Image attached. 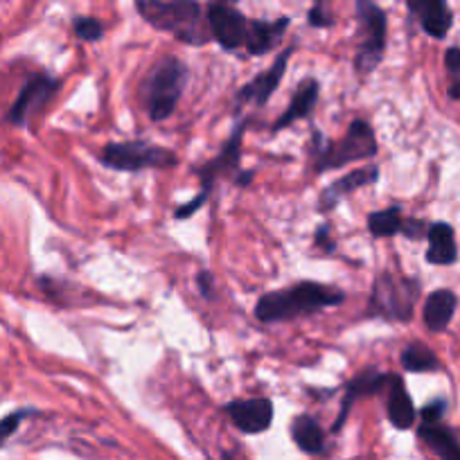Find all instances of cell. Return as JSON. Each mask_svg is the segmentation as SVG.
<instances>
[{
    "label": "cell",
    "instance_id": "cell-29",
    "mask_svg": "<svg viewBox=\"0 0 460 460\" xmlns=\"http://www.w3.org/2000/svg\"><path fill=\"white\" fill-rule=\"evenodd\" d=\"M307 21L312 28H321V30L332 28V25H334V19H332V14L325 10V5H323V3H316V5L309 10Z\"/></svg>",
    "mask_w": 460,
    "mask_h": 460
},
{
    "label": "cell",
    "instance_id": "cell-13",
    "mask_svg": "<svg viewBox=\"0 0 460 460\" xmlns=\"http://www.w3.org/2000/svg\"><path fill=\"white\" fill-rule=\"evenodd\" d=\"M379 181V165H370V167H361V170L348 172L345 176L336 179L334 183L327 185L325 190L318 197V210L321 212H332L339 201H343L348 194L357 192L361 188H368V185L377 183Z\"/></svg>",
    "mask_w": 460,
    "mask_h": 460
},
{
    "label": "cell",
    "instance_id": "cell-15",
    "mask_svg": "<svg viewBox=\"0 0 460 460\" xmlns=\"http://www.w3.org/2000/svg\"><path fill=\"white\" fill-rule=\"evenodd\" d=\"M321 97V82L316 77H305L303 82L296 88L294 97H291L289 106H287L285 113L273 122V134L287 129V127L294 125L296 120H307L312 111L316 109V102Z\"/></svg>",
    "mask_w": 460,
    "mask_h": 460
},
{
    "label": "cell",
    "instance_id": "cell-5",
    "mask_svg": "<svg viewBox=\"0 0 460 460\" xmlns=\"http://www.w3.org/2000/svg\"><path fill=\"white\" fill-rule=\"evenodd\" d=\"M418 298V280L402 278L393 271H382L373 280L366 316H377L391 323H409L413 318V309Z\"/></svg>",
    "mask_w": 460,
    "mask_h": 460
},
{
    "label": "cell",
    "instance_id": "cell-9",
    "mask_svg": "<svg viewBox=\"0 0 460 460\" xmlns=\"http://www.w3.org/2000/svg\"><path fill=\"white\" fill-rule=\"evenodd\" d=\"M249 129V120H240L233 129V134L228 136V140L224 143V147L219 149L215 158H210L203 165L194 167V176H199V183H201V190L199 192L203 197L210 199L212 190H215L217 181L219 179H235L237 172H240L242 163V138H244V131Z\"/></svg>",
    "mask_w": 460,
    "mask_h": 460
},
{
    "label": "cell",
    "instance_id": "cell-23",
    "mask_svg": "<svg viewBox=\"0 0 460 460\" xmlns=\"http://www.w3.org/2000/svg\"><path fill=\"white\" fill-rule=\"evenodd\" d=\"M400 361L406 373H436V370H440L436 352L429 345L418 343V341L406 345L400 355Z\"/></svg>",
    "mask_w": 460,
    "mask_h": 460
},
{
    "label": "cell",
    "instance_id": "cell-27",
    "mask_svg": "<svg viewBox=\"0 0 460 460\" xmlns=\"http://www.w3.org/2000/svg\"><path fill=\"white\" fill-rule=\"evenodd\" d=\"M429 233V224L424 219H418V217H411V219L402 221L400 235H404L406 240H424Z\"/></svg>",
    "mask_w": 460,
    "mask_h": 460
},
{
    "label": "cell",
    "instance_id": "cell-3",
    "mask_svg": "<svg viewBox=\"0 0 460 460\" xmlns=\"http://www.w3.org/2000/svg\"><path fill=\"white\" fill-rule=\"evenodd\" d=\"M379 143L375 129L366 120L357 118L350 122L348 131L339 143L327 140L323 131L316 127L312 129V140H309V156L314 161V170L318 174L325 172L341 170V167L350 165L357 161H368V158H377Z\"/></svg>",
    "mask_w": 460,
    "mask_h": 460
},
{
    "label": "cell",
    "instance_id": "cell-18",
    "mask_svg": "<svg viewBox=\"0 0 460 460\" xmlns=\"http://www.w3.org/2000/svg\"><path fill=\"white\" fill-rule=\"evenodd\" d=\"M456 307H458V296L451 289H436L429 294L427 303L422 307V321L429 332L440 334L449 327L451 318H454Z\"/></svg>",
    "mask_w": 460,
    "mask_h": 460
},
{
    "label": "cell",
    "instance_id": "cell-20",
    "mask_svg": "<svg viewBox=\"0 0 460 460\" xmlns=\"http://www.w3.org/2000/svg\"><path fill=\"white\" fill-rule=\"evenodd\" d=\"M418 436L440 456L442 460H460V442L456 440L454 431L440 422L420 424Z\"/></svg>",
    "mask_w": 460,
    "mask_h": 460
},
{
    "label": "cell",
    "instance_id": "cell-24",
    "mask_svg": "<svg viewBox=\"0 0 460 460\" xmlns=\"http://www.w3.org/2000/svg\"><path fill=\"white\" fill-rule=\"evenodd\" d=\"M402 208L400 206H388L384 210H373L368 215V233L377 240L384 237H395L400 235L402 230Z\"/></svg>",
    "mask_w": 460,
    "mask_h": 460
},
{
    "label": "cell",
    "instance_id": "cell-35",
    "mask_svg": "<svg viewBox=\"0 0 460 460\" xmlns=\"http://www.w3.org/2000/svg\"><path fill=\"white\" fill-rule=\"evenodd\" d=\"M314 3H332V0H314Z\"/></svg>",
    "mask_w": 460,
    "mask_h": 460
},
{
    "label": "cell",
    "instance_id": "cell-34",
    "mask_svg": "<svg viewBox=\"0 0 460 460\" xmlns=\"http://www.w3.org/2000/svg\"><path fill=\"white\" fill-rule=\"evenodd\" d=\"M447 95H449V100L460 102V79H451L449 88H447Z\"/></svg>",
    "mask_w": 460,
    "mask_h": 460
},
{
    "label": "cell",
    "instance_id": "cell-19",
    "mask_svg": "<svg viewBox=\"0 0 460 460\" xmlns=\"http://www.w3.org/2000/svg\"><path fill=\"white\" fill-rule=\"evenodd\" d=\"M388 420L400 431H406L415 422L413 400L400 375H391V382H388Z\"/></svg>",
    "mask_w": 460,
    "mask_h": 460
},
{
    "label": "cell",
    "instance_id": "cell-12",
    "mask_svg": "<svg viewBox=\"0 0 460 460\" xmlns=\"http://www.w3.org/2000/svg\"><path fill=\"white\" fill-rule=\"evenodd\" d=\"M226 413L242 433L258 436L264 433L273 422V402L269 397H249V400H233L226 404Z\"/></svg>",
    "mask_w": 460,
    "mask_h": 460
},
{
    "label": "cell",
    "instance_id": "cell-4",
    "mask_svg": "<svg viewBox=\"0 0 460 460\" xmlns=\"http://www.w3.org/2000/svg\"><path fill=\"white\" fill-rule=\"evenodd\" d=\"M188 66L179 59V57H163L156 64L149 68L140 82L138 95L140 102L145 104L149 120L152 122H165L172 118L179 106L181 95L188 84Z\"/></svg>",
    "mask_w": 460,
    "mask_h": 460
},
{
    "label": "cell",
    "instance_id": "cell-28",
    "mask_svg": "<svg viewBox=\"0 0 460 460\" xmlns=\"http://www.w3.org/2000/svg\"><path fill=\"white\" fill-rule=\"evenodd\" d=\"M445 411H447V402L442 400V397H436V400H431L429 404L422 406V411H420V418H422L424 424L440 422L442 415H445Z\"/></svg>",
    "mask_w": 460,
    "mask_h": 460
},
{
    "label": "cell",
    "instance_id": "cell-26",
    "mask_svg": "<svg viewBox=\"0 0 460 460\" xmlns=\"http://www.w3.org/2000/svg\"><path fill=\"white\" fill-rule=\"evenodd\" d=\"M37 413H39L37 409H16V411H12L10 415H5V418L0 420V449H3V447H5V442L10 440L16 431H19V427L23 420L32 418V415H37Z\"/></svg>",
    "mask_w": 460,
    "mask_h": 460
},
{
    "label": "cell",
    "instance_id": "cell-31",
    "mask_svg": "<svg viewBox=\"0 0 460 460\" xmlns=\"http://www.w3.org/2000/svg\"><path fill=\"white\" fill-rule=\"evenodd\" d=\"M314 244H316V249L325 251V253H334L336 242L330 237V226L327 224L318 226L316 235H314Z\"/></svg>",
    "mask_w": 460,
    "mask_h": 460
},
{
    "label": "cell",
    "instance_id": "cell-6",
    "mask_svg": "<svg viewBox=\"0 0 460 460\" xmlns=\"http://www.w3.org/2000/svg\"><path fill=\"white\" fill-rule=\"evenodd\" d=\"M100 163L106 170L138 174L145 170H172L179 165V156L172 149L152 145L147 140H127V143L104 145Z\"/></svg>",
    "mask_w": 460,
    "mask_h": 460
},
{
    "label": "cell",
    "instance_id": "cell-17",
    "mask_svg": "<svg viewBox=\"0 0 460 460\" xmlns=\"http://www.w3.org/2000/svg\"><path fill=\"white\" fill-rule=\"evenodd\" d=\"M429 249H427V262L436 264V267H451L458 260V244H456V233L451 224L447 221H436L429 224Z\"/></svg>",
    "mask_w": 460,
    "mask_h": 460
},
{
    "label": "cell",
    "instance_id": "cell-11",
    "mask_svg": "<svg viewBox=\"0 0 460 460\" xmlns=\"http://www.w3.org/2000/svg\"><path fill=\"white\" fill-rule=\"evenodd\" d=\"M296 48H285L280 55L276 57V61L271 64V68H267L264 73L255 75L251 82H246L244 86L237 91L235 95V109H242V106L251 104V106H264L269 100L273 97V93L278 91V86L282 84L287 73V66H289L291 55H294Z\"/></svg>",
    "mask_w": 460,
    "mask_h": 460
},
{
    "label": "cell",
    "instance_id": "cell-30",
    "mask_svg": "<svg viewBox=\"0 0 460 460\" xmlns=\"http://www.w3.org/2000/svg\"><path fill=\"white\" fill-rule=\"evenodd\" d=\"M194 285H197L201 298L215 300V276H212V271L201 269V271L197 273V278H194Z\"/></svg>",
    "mask_w": 460,
    "mask_h": 460
},
{
    "label": "cell",
    "instance_id": "cell-10",
    "mask_svg": "<svg viewBox=\"0 0 460 460\" xmlns=\"http://www.w3.org/2000/svg\"><path fill=\"white\" fill-rule=\"evenodd\" d=\"M237 0H212L208 5V25H210L212 39L224 48L226 52H233L244 46L249 19L235 7Z\"/></svg>",
    "mask_w": 460,
    "mask_h": 460
},
{
    "label": "cell",
    "instance_id": "cell-32",
    "mask_svg": "<svg viewBox=\"0 0 460 460\" xmlns=\"http://www.w3.org/2000/svg\"><path fill=\"white\" fill-rule=\"evenodd\" d=\"M445 68L451 75V79H460V48L451 46L445 52Z\"/></svg>",
    "mask_w": 460,
    "mask_h": 460
},
{
    "label": "cell",
    "instance_id": "cell-21",
    "mask_svg": "<svg viewBox=\"0 0 460 460\" xmlns=\"http://www.w3.org/2000/svg\"><path fill=\"white\" fill-rule=\"evenodd\" d=\"M388 382H391V373H382L377 368H364L350 379V382L345 384V402H355L359 397H368V395H377L382 393L384 388H388Z\"/></svg>",
    "mask_w": 460,
    "mask_h": 460
},
{
    "label": "cell",
    "instance_id": "cell-8",
    "mask_svg": "<svg viewBox=\"0 0 460 460\" xmlns=\"http://www.w3.org/2000/svg\"><path fill=\"white\" fill-rule=\"evenodd\" d=\"M61 82L57 77L48 73H34L28 82L21 88L19 97L14 100V104L10 106V111L5 113V122L12 127H19V129H25V127L32 122V118L37 113H41L55 95L59 93Z\"/></svg>",
    "mask_w": 460,
    "mask_h": 460
},
{
    "label": "cell",
    "instance_id": "cell-16",
    "mask_svg": "<svg viewBox=\"0 0 460 460\" xmlns=\"http://www.w3.org/2000/svg\"><path fill=\"white\" fill-rule=\"evenodd\" d=\"M291 19L282 16L276 21H262V19H249V30H246L244 48L249 50L251 57H262L271 52L278 43L285 37L287 28H289Z\"/></svg>",
    "mask_w": 460,
    "mask_h": 460
},
{
    "label": "cell",
    "instance_id": "cell-14",
    "mask_svg": "<svg viewBox=\"0 0 460 460\" xmlns=\"http://www.w3.org/2000/svg\"><path fill=\"white\" fill-rule=\"evenodd\" d=\"M411 14L418 19L420 28L431 39H445L454 25V14H451L447 0H406Z\"/></svg>",
    "mask_w": 460,
    "mask_h": 460
},
{
    "label": "cell",
    "instance_id": "cell-1",
    "mask_svg": "<svg viewBox=\"0 0 460 460\" xmlns=\"http://www.w3.org/2000/svg\"><path fill=\"white\" fill-rule=\"evenodd\" d=\"M343 300L345 294L336 287L303 280L296 282L294 287H287V289H276L260 296L258 305H255V318L264 325L287 323L300 316H312L323 309L336 307Z\"/></svg>",
    "mask_w": 460,
    "mask_h": 460
},
{
    "label": "cell",
    "instance_id": "cell-7",
    "mask_svg": "<svg viewBox=\"0 0 460 460\" xmlns=\"http://www.w3.org/2000/svg\"><path fill=\"white\" fill-rule=\"evenodd\" d=\"M357 25H359V43H357L355 70L357 75L375 73L386 55V12L375 0H355Z\"/></svg>",
    "mask_w": 460,
    "mask_h": 460
},
{
    "label": "cell",
    "instance_id": "cell-25",
    "mask_svg": "<svg viewBox=\"0 0 460 460\" xmlns=\"http://www.w3.org/2000/svg\"><path fill=\"white\" fill-rule=\"evenodd\" d=\"M73 30L79 41L86 43H97L104 37V25H102V21L93 19V16H77L73 21Z\"/></svg>",
    "mask_w": 460,
    "mask_h": 460
},
{
    "label": "cell",
    "instance_id": "cell-22",
    "mask_svg": "<svg viewBox=\"0 0 460 460\" xmlns=\"http://www.w3.org/2000/svg\"><path fill=\"white\" fill-rule=\"evenodd\" d=\"M291 438H294L296 447L303 449L305 454L316 456L325 451V433L312 415H298L291 422Z\"/></svg>",
    "mask_w": 460,
    "mask_h": 460
},
{
    "label": "cell",
    "instance_id": "cell-2",
    "mask_svg": "<svg viewBox=\"0 0 460 460\" xmlns=\"http://www.w3.org/2000/svg\"><path fill=\"white\" fill-rule=\"evenodd\" d=\"M136 10L154 30L172 34L185 46L201 48L212 39L199 0H136Z\"/></svg>",
    "mask_w": 460,
    "mask_h": 460
},
{
    "label": "cell",
    "instance_id": "cell-33",
    "mask_svg": "<svg viewBox=\"0 0 460 460\" xmlns=\"http://www.w3.org/2000/svg\"><path fill=\"white\" fill-rule=\"evenodd\" d=\"M253 174H255L253 170H249V172L240 170V172H237V176H235V183L240 185V188H246V185H249L251 181H253Z\"/></svg>",
    "mask_w": 460,
    "mask_h": 460
}]
</instances>
